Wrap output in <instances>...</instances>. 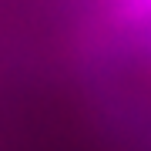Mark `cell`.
<instances>
[{"label":"cell","mask_w":151,"mask_h":151,"mask_svg":"<svg viewBox=\"0 0 151 151\" xmlns=\"http://www.w3.org/2000/svg\"><path fill=\"white\" fill-rule=\"evenodd\" d=\"M118 10L131 20H151V0H118Z\"/></svg>","instance_id":"6da1fadb"}]
</instances>
